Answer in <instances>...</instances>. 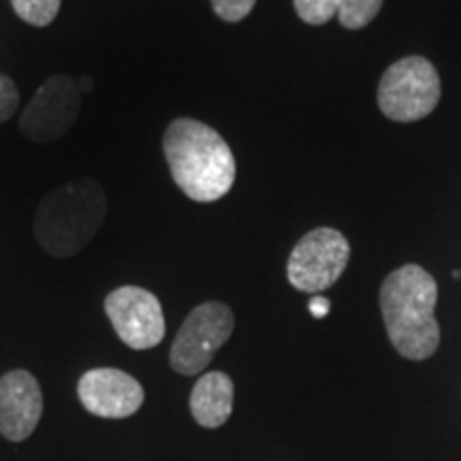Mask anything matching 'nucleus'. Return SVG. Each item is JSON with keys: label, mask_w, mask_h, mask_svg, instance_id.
Wrapping results in <instances>:
<instances>
[{"label": "nucleus", "mask_w": 461, "mask_h": 461, "mask_svg": "<svg viewBox=\"0 0 461 461\" xmlns=\"http://www.w3.org/2000/svg\"><path fill=\"white\" fill-rule=\"evenodd\" d=\"M440 101V77L429 60L402 58L384 71L378 86L380 112L395 122L428 118Z\"/></svg>", "instance_id": "obj_4"}, {"label": "nucleus", "mask_w": 461, "mask_h": 461, "mask_svg": "<svg viewBox=\"0 0 461 461\" xmlns=\"http://www.w3.org/2000/svg\"><path fill=\"white\" fill-rule=\"evenodd\" d=\"M163 149L173 182L188 199L212 203L233 188L235 157L212 126L190 118L173 120L165 131Z\"/></svg>", "instance_id": "obj_1"}, {"label": "nucleus", "mask_w": 461, "mask_h": 461, "mask_svg": "<svg viewBox=\"0 0 461 461\" xmlns=\"http://www.w3.org/2000/svg\"><path fill=\"white\" fill-rule=\"evenodd\" d=\"M257 0H212L214 14L224 22H241L255 9Z\"/></svg>", "instance_id": "obj_15"}, {"label": "nucleus", "mask_w": 461, "mask_h": 461, "mask_svg": "<svg viewBox=\"0 0 461 461\" xmlns=\"http://www.w3.org/2000/svg\"><path fill=\"white\" fill-rule=\"evenodd\" d=\"M308 308H310V314H312L314 319H325L331 310V302L327 297L316 295V297H312V302H310Z\"/></svg>", "instance_id": "obj_17"}, {"label": "nucleus", "mask_w": 461, "mask_h": 461, "mask_svg": "<svg viewBox=\"0 0 461 461\" xmlns=\"http://www.w3.org/2000/svg\"><path fill=\"white\" fill-rule=\"evenodd\" d=\"M235 330V316L227 303L205 302L182 322L173 339L169 363L182 376H194L210 366Z\"/></svg>", "instance_id": "obj_5"}, {"label": "nucleus", "mask_w": 461, "mask_h": 461, "mask_svg": "<svg viewBox=\"0 0 461 461\" xmlns=\"http://www.w3.org/2000/svg\"><path fill=\"white\" fill-rule=\"evenodd\" d=\"M77 84H79V90H82V95H88V92H92V88H95V84H92V77H88V75L79 79Z\"/></svg>", "instance_id": "obj_18"}, {"label": "nucleus", "mask_w": 461, "mask_h": 461, "mask_svg": "<svg viewBox=\"0 0 461 461\" xmlns=\"http://www.w3.org/2000/svg\"><path fill=\"white\" fill-rule=\"evenodd\" d=\"M43 414L39 380L26 370H11L0 378V434L22 442L37 429Z\"/></svg>", "instance_id": "obj_10"}, {"label": "nucleus", "mask_w": 461, "mask_h": 461, "mask_svg": "<svg viewBox=\"0 0 461 461\" xmlns=\"http://www.w3.org/2000/svg\"><path fill=\"white\" fill-rule=\"evenodd\" d=\"M383 9V0H342L338 9L339 24L348 31L366 28Z\"/></svg>", "instance_id": "obj_12"}, {"label": "nucleus", "mask_w": 461, "mask_h": 461, "mask_svg": "<svg viewBox=\"0 0 461 461\" xmlns=\"http://www.w3.org/2000/svg\"><path fill=\"white\" fill-rule=\"evenodd\" d=\"M235 384L224 372H207L197 380L190 393V412L201 428L216 429L233 412Z\"/></svg>", "instance_id": "obj_11"}, {"label": "nucleus", "mask_w": 461, "mask_h": 461, "mask_svg": "<svg viewBox=\"0 0 461 461\" xmlns=\"http://www.w3.org/2000/svg\"><path fill=\"white\" fill-rule=\"evenodd\" d=\"M350 258V246L336 229H314L293 248L286 265V278L297 291L321 293L344 274Z\"/></svg>", "instance_id": "obj_6"}, {"label": "nucleus", "mask_w": 461, "mask_h": 461, "mask_svg": "<svg viewBox=\"0 0 461 461\" xmlns=\"http://www.w3.org/2000/svg\"><path fill=\"white\" fill-rule=\"evenodd\" d=\"M453 276L455 278H461V272H453Z\"/></svg>", "instance_id": "obj_19"}, {"label": "nucleus", "mask_w": 461, "mask_h": 461, "mask_svg": "<svg viewBox=\"0 0 461 461\" xmlns=\"http://www.w3.org/2000/svg\"><path fill=\"white\" fill-rule=\"evenodd\" d=\"M62 0H11L15 14L32 26H50L60 11Z\"/></svg>", "instance_id": "obj_13"}, {"label": "nucleus", "mask_w": 461, "mask_h": 461, "mask_svg": "<svg viewBox=\"0 0 461 461\" xmlns=\"http://www.w3.org/2000/svg\"><path fill=\"white\" fill-rule=\"evenodd\" d=\"M82 112V90L71 75H54L45 82L20 118V131L34 143L65 137Z\"/></svg>", "instance_id": "obj_7"}, {"label": "nucleus", "mask_w": 461, "mask_h": 461, "mask_svg": "<svg viewBox=\"0 0 461 461\" xmlns=\"http://www.w3.org/2000/svg\"><path fill=\"white\" fill-rule=\"evenodd\" d=\"M295 3L297 15L302 17L305 24L322 26L338 15L342 0H293Z\"/></svg>", "instance_id": "obj_14"}, {"label": "nucleus", "mask_w": 461, "mask_h": 461, "mask_svg": "<svg viewBox=\"0 0 461 461\" xmlns=\"http://www.w3.org/2000/svg\"><path fill=\"white\" fill-rule=\"evenodd\" d=\"M105 214L107 199L99 182L86 177L62 184L39 203L34 238L51 257H73L96 238Z\"/></svg>", "instance_id": "obj_3"}, {"label": "nucleus", "mask_w": 461, "mask_h": 461, "mask_svg": "<svg viewBox=\"0 0 461 461\" xmlns=\"http://www.w3.org/2000/svg\"><path fill=\"white\" fill-rule=\"evenodd\" d=\"M17 103H20V92L15 88V82L9 75L0 73V122H7L15 113Z\"/></svg>", "instance_id": "obj_16"}, {"label": "nucleus", "mask_w": 461, "mask_h": 461, "mask_svg": "<svg viewBox=\"0 0 461 461\" xmlns=\"http://www.w3.org/2000/svg\"><path fill=\"white\" fill-rule=\"evenodd\" d=\"M438 285L420 265H403L391 272L380 288V310L389 342L411 361L429 359L440 344L436 321Z\"/></svg>", "instance_id": "obj_2"}, {"label": "nucleus", "mask_w": 461, "mask_h": 461, "mask_svg": "<svg viewBox=\"0 0 461 461\" xmlns=\"http://www.w3.org/2000/svg\"><path fill=\"white\" fill-rule=\"evenodd\" d=\"M79 402L95 417L126 419L141 408L146 393L140 380L115 367L86 372L77 384Z\"/></svg>", "instance_id": "obj_9"}, {"label": "nucleus", "mask_w": 461, "mask_h": 461, "mask_svg": "<svg viewBox=\"0 0 461 461\" xmlns=\"http://www.w3.org/2000/svg\"><path fill=\"white\" fill-rule=\"evenodd\" d=\"M113 331L132 350H148L163 342L165 314L154 293L141 286H120L105 299Z\"/></svg>", "instance_id": "obj_8"}]
</instances>
